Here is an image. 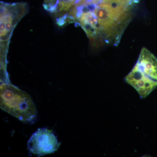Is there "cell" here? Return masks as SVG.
<instances>
[{"label":"cell","instance_id":"6da1fadb","mask_svg":"<svg viewBox=\"0 0 157 157\" xmlns=\"http://www.w3.org/2000/svg\"><path fill=\"white\" fill-rule=\"evenodd\" d=\"M125 81L144 99L157 87V59L153 54L143 48L137 62Z\"/></svg>","mask_w":157,"mask_h":157},{"label":"cell","instance_id":"7a4b0ae2","mask_svg":"<svg viewBox=\"0 0 157 157\" xmlns=\"http://www.w3.org/2000/svg\"><path fill=\"white\" fill-rule=\"evenodd\" d=\"M1 107L23 122L33 121L37 114L36 106L28 94L11 85L1 86Z\"/></svg>","mask_w":157,"mask_h":157},{"label":"cell","instance_id":"3957f363","mask_svg":"<svg viewBox=\"0 0 157 157\" xmlns=\"http://www.w3.org/2000/svg\"><path fill=\"white\" fill-rule=\"evenodd\" d=\"M60 145L55 135L47 128L38 129L27 143L29 151L38 156L53 153L59 149Z\"/></svg>","mask_w":157,"mask_h":157}]
</instances>
